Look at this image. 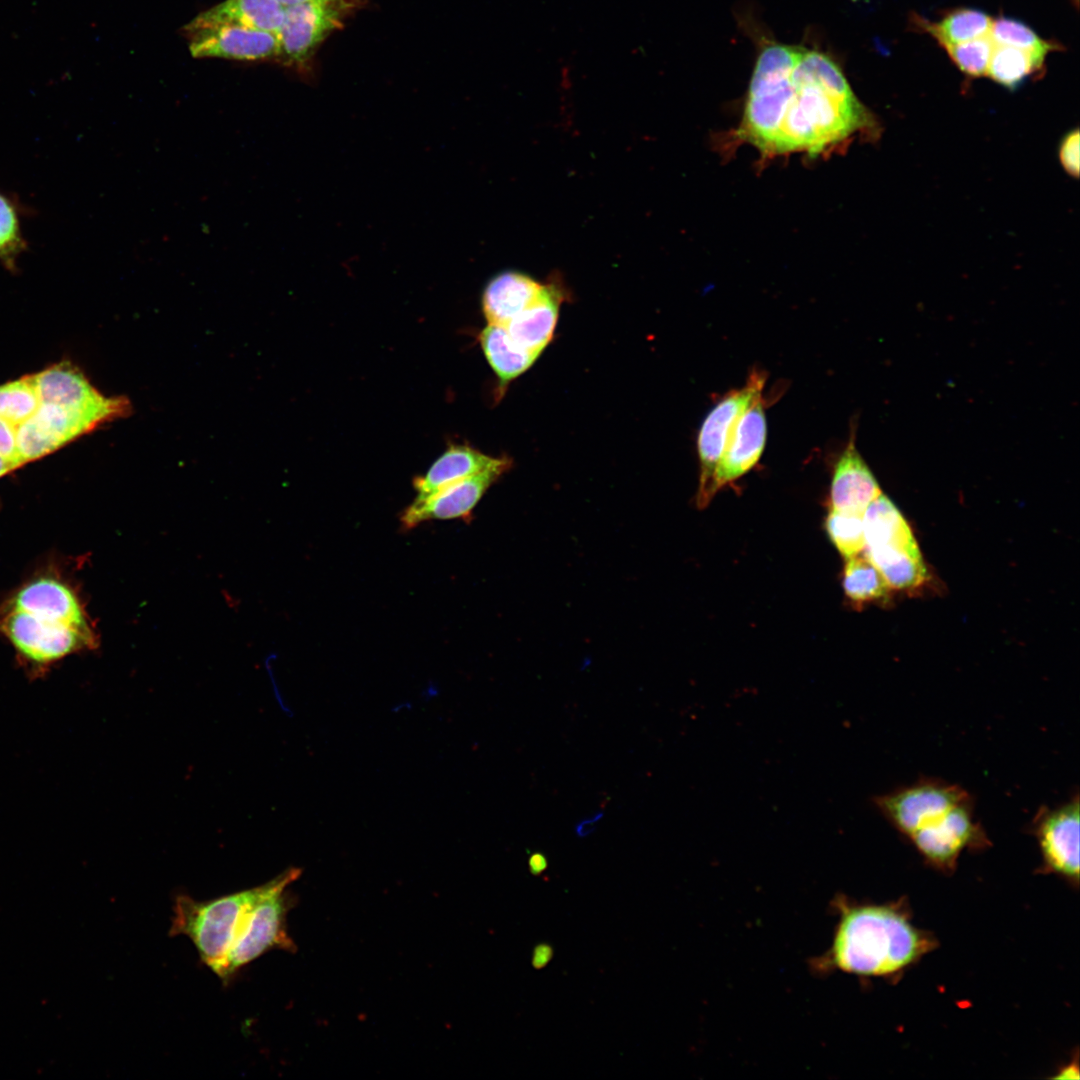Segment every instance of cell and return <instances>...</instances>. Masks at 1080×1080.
<instances>
[{
  "label": "cell",
  "instance_id": "1",
  "mask_svg": "<svg viewBox=\"0 0 1080 1080\" xmlns=\"http://www.w3.org/2000/svg\"><path fill=\"white\" fill-rule=\"evenodd\" d=\"M791 80L775 122L757 146L763 154L816 156L858 133L878 129L838 65L823 53L804 49Z\"/></svg>",
  "mask_w": 1080,
  "mask_h": 1080
},
{
  "label": "cell",
  "instance_id": "2",
  "mask_svg": "<svg viewBox=\"0 0 1080 1080\" xmlns=\"http://www.w3.org/2000/svg\"><path fill=\"white\" fill-rule=\"evenodd\" d=\"M934 946V939L895 906H844L830 960L834 967L848 973L889 976L910 966Z\"/></svg>",
  "mask_w": 1080,
  "mask_h": 1080
},
{
  "label": "cell",
  "instance_id": "3",
  "mask_svg": "<svg viewBox=\"0 0 1080 1080\" xmlns=\"http://www.w3.org/2000/svg\"><path fill=\"white\" fill-rule=\"evenodd\" d=\"M301 873V869L291 867L262 885L259 896L240 919L219 978L230 979L239 969L270 950L296 951L287 928V915L295 901L287 887Z\"/></svg>",
  "mask_w": 1080,
  "mask_h": 1080
},
{
  "label": "cell",
  "instance_id": "4",
  "mask_svg": "<svg viewBox=\"0 0 1080 1080\" xmlns=\"http://www.w3.org/2000/svg\"><path fill=\"white\" fill-rule=\"evenodd\" d=\"M261 890L262 885L208 901L176 896L169 935L190 938L201 961L219 977L240 919Z\"/></svg>",
  "mask_w": 1080,
  "mask_h": 1080
},
{
  "label": "cell",
  "instance_id": "5",
  "mask_svg": "<svg viewBox=\"0 0 1080 1080\" xmlns=\"http://www.w3.org/2000/svg\"><path fill=\"white\" fill-rule=\"evenodd\" d=\"M0 632L31 675L40 676L63 658L96 646L91 628L51 621L4 604Z\"/></svg>",
  "mask_w": 1080,
  "mask_h": 1080
},
{
  "label": "cell",
  "instance_id": "6",
  "mask_svg": "<svg viewBox=\"0 0 1080 1080\" xmlns=\"http://www.w3.org/2000/svg\"><path fill=\"white\" fill-rule=\"evenodd\" d=\"M804 48L773 44L765 47L751 78L738 135L757 146L774 123L791 85L792 71Z\"/></svg>",
  "mask_w": 1080,
  "mask_h": 1080
},
{
  "label": "cell",
  "instance_id": "7",
  "mask_svg": "<svg viewBox=\"0 0 1080 1080\" xmlns=\"http://www.w3.org/2000/svg\"><path fill=\"white\" fill-rule=\"evenodd\" d=\"M766 373L753 369L744 386L728 392L708 413L697 439L700 480L697 506L705 508L715 495V472L718 462L743 412L758 398L766 382Z\"/></svg>",
  "mask_w": 1080,
  "mask_h": 1080
},
{
  "label": "cell",
  "instance_id": "8",
  "mask_svg": "<svg viewBox=\"0 0 1080 1080\" xmlns=\"http://www.w3.org/2000/svg\"><path fill=\"white\" fill-rule=\"evenodd\" d=\"M972 798L958 784L920 777L911 784L875 796L873 803L887 822L908 839L919 828Z\"/></svg>",
  "mask_w": 1080,
  "mask_h": 1080
},
{
  "label": "cell",
  "instance_id": "9",
  "mask_svg": "<svg viewBox=\"0 0 1080 1080\" xmlns=\"http://www.w3.org/2000/svg\"><path fill=\"white\" fill-rule=\"evenodd\" d=\"M974 799L962 802L915 831L907 840L933 867L951 872L965 850L991 846L982 824L976 820Z\"/></svg>",
  "mask_w": 1080,
  "mask_h": 1080
},
{
  "label": "cell",
  "instance_id": "10",
  "mask_svg": "<svg viewBox=\"0 0 1080 1080\" xmlns=\"http://www.w3.org/2000/svg\"><path fill=\"white\" fill-rule=\"evenodd\" d=\"M363 0H319L285 7L277 33L279 56L285 63L304 65L318 45L360 8Z\"/></svg>",
  "mask_w": 1080,
  "mask_h": 1080
},
{
  "label": "cell",
  "instance_id": "11",
  "mask_svg": "<svg viewBox=\"0 0 1080 1080\" xmlns=\"http://www.w3.org/2000/svg\"><path fill=\"white\" fill-rule=\"evenodd\" d=\"M1079 794L1065 802L1041 806L1032 818L1028 832L1036 839L1043 870L1078 883L1079 880Z\"/></svg>",
  "mask_w": 1080,
  "mask_h": 1080
},
{
  "label": "cell",
  "instance_id": "12",
  "mask_svg": "<svg viewBox=\"0 0 1080 1080\" xmlns=\"http://www.w3.org/2000/svg\"><path fill=\"white\" fill-rule=\"evenodd\" d=\"M105 422L97 414L40 403L36 413L16 427L20 462L46 456Z\"/></svg>",
  "mask_w": 1080,
  "mask_h": 1080
},
{
  "label": "cell",
  "instance_id": "13",
  "mask_svg": "<svg viewBox=\"0 0 1080 1080\" xmlns=\"http://www.w3.org/2000/svg\"><path fill=\"white\" fill-rule=\"evenodd\" d=\"M512 461L504 456L485 470L457 481L435 494L414 500L400 515L401 529L410 530L431 520L472 519V511L488 488L507 470Z\"/></svg>",
  "mask_w": 1080,
  "mask_h": 1080
},
{
  "label": "cell",
  "instance_id": "14",
  "mask_svg": "<svg viewBox=\"0 0 1080 1080\" xmlns=\"http://www.w3.org/2000/svg\"><path fill=\"white\" fill-rule=\"evenodd\" d=\"M31 379L40 403L94 413L106 421L126 416L131 409L126 398L105 397L77 368L67 363L50 367Z\"/></svg>",
  "mask_w": 1080,
  "mask_h": 1080
},
{
  "label": "cell",
  "instance_id": "15",
  "mask_svg": "<svg viewBox=\"0 0 1080 1080\" xmlns=\"http://www.w3.org/2000/svg\"><path fill=\"white\" fill-rule=\"evenodd\" d=\"M195 58L217 57L243 61L279 56L275 33L238 25H218L186 33Z\"/></svg>",
  "mask_w": 1080,
  "mask_h": 1080
},
{
  "label": "cell",
  "instance_id": "16",
  "mask_svg": "<svg viewBox=\"0 0 1080 1080\" xmlns=\"http://www.w3.org/2000/svg\"><path fill=\"white\" fill-rule=\"evenodd\" d=\"M5 604L47 620L91 628L77 592L59 576L33 577Z\"/></svg>",
  "mask_w": 1080,
  "mask_h": 1080
},
{
  "label": "cell",
  "instance_id": "17",
  "mask_svg": "<svg viewBox=\"0 0 1080 1080\" xmlns=\"http://www.w3.org/2000/svg\"><path fill=\"white\" fill-rule=\"evenodd\" d=\"M767 423L761 397L741 415L718 462L715 488L747 473L759 461L765 447Z\"/></svg>",
  "mask_w": 1080,
  "mask_h": 1080
},
{
  "label": "cell",
  "instance_id": "18",
  "mask_svg": "<svg viewBox=\"0 0 1080 1080\" xmlns=\"http://www.w3.org/2000/svg\"><path fill=\"white\" fill-rule=\"evenodd\" d=\"M873 473L855 445V432L835 463L830 490L833 510L863 515L871 501L881 494Z\"/></svg>",
  "mask_w": 1080,
  "mask_h": 1080
},
{
  "label": "cell",
  "instance_id": "19",
  "mask_svg": "<svg viewBox=\"0 0 1080 1080\" xmlns=\"http://www.w3.org/2000/svg\"><path fill=\"white\" fill-rule=\"evenodd\" d=\"M563 297L559 285L544 284L538 297L505 326L513 341L539 356L553 337Z\"/></svg>",
  "mask_w": 1080,
  "mask_h": 1080
},
{
  "label": "cell",
  "instance_id": "20",
  "mask_svg": "<svg viewBox=\"0 0 1080 1080\" xmlns=\"http://www.w3.org/2000/svg\"><path fill=\"white\" fill-rule=\"evenodd\" d=\"M283 7L276 0H225L197 15L185 27V33L218 25H238L269 31L277 35L283 20Z\"/></svg>",
  "mask_w": 1080,
  "mask_h": 1080
},
{
  "label": "cell",
  "instance_id": "21",
  "mask_svg": "<svg viewBox=\"0 0 1080 1080\" xmlns=\"http://www.w3.org/2000/svg\"><path fill=\"white\" fill-rule=\"evenodd\" d=\"M544 284L516 271L492 278L482 295V309L489 324L507 326L540 294Z\"/></svg>",
  "mask_w": 1080,
  "mask_h": 1080
},
{
  "label": "cell",
  "instance_id": "22",
  "mask_svg": "<svg viewBox=\"0 0 1080 1080\" xmlns=\"http://www.w3.org/2000/svg\"><path fill=\"white\" fill-rule=\"evenodd\" d=\"M498 458L490 457L466 445L451 444L427 472L413 480L414 500L425 499L439 490L492 466Z\"/></svg>",
  "mask_w": 1080,
  "mask_h": 1080
},
{
  "label": "cell",
  "instance_id": "23",
  "mask_svg": "<svg viewBox=\"0 0 1080 1080\" xmlns=\"http://www.w3.org/2000/svg\"><path fill=\"white\" fill-rule=\"evenodd\" d=\"M862 519L865 547L887 548L922 556L909 524L883 493L869 503Z\"/></svg>",
  "mask_w": 1080,
  "mask_h": 1080
},
{
  "label": "cell",
  "instance_id": "24",
  "mask_svg": "<svg viewBox=\"0 0 1080 1080\" xmlns=\"http://www.w3.org/2000/svg\"><path fill=\"white\" fill-rule=\"evenodd\" d=\"M479 341L498 377L499 393L505 390L510 381L529 369L538 357L518 346L505 326L488 323L480 332Z\"/></svg>",
  "mask_w": 1080,
  "mask_h": 1080
},
{
  "label": "cell",
  "instance_id": "25",
  "mask_svg": "<svg viewBox=\"0 0 1080 1080\" xmlns=\"http://www.w3.org/2000/svg\"><path fill=\"white\" fill-rule=\"evenodd\" d=\"M864 551L890 588H915L927 579V568L922 556L878 547H865Z\"/></svg>",
  "mask_w": 1080,
  "mask_h": 1080
},
{
  "label": "cell",
  "instance_id": "26",
  "mask_svg": "<svg viewBox=\"0 0 1080 1080\" xmlns=\"http://www.w3.org/2000/svg\"><path fill=\"white\" fill-rule=\"evenodd\" d=\"M993 20L986 13L975 9H957L941 21L918 23L942 46L955 45L989 35Z\"/></svg>",
  "mask_w": 1080,
  "mask_h": 1080
},
{
  "label": "cell",
  "instance_id": "27",
  "mask_svg": "<svg viewBox=\"0 0 1080 1080\" xmlns=\"http://www.w3.org/2000/svg\"><path fill=\"white\" fill-rule=\"evenodd\" d=\"M1044 59L1031 52L1006 45H995L986 75L1007 88H1016L1029 75L1039 71Z\"/></svg>",
  "mask_w": 1080,
  "mask_h": 1080
},
{
  "label": "cell",
  "instance_id": "28",
  "mask_svg": "<svg viewBox=\"0 0 1080 1080\" xmlns=\"http://www.w3.org/2000/svg\"><path fill=\"white\" fill-rule=\"evenodd\" d=\"M23 208L16 198L0 190V263L17 270L18 260L28 248L22 230Z\"/></svg>",
  "mask_w": 1080,
  "mask_h": 1080
},
{
  "label": "cell",
  "instance_id": "29",
  "mask_svg": "<svg viewBox=\"0 0 1080 1080\" xmlns=\"http://www.w3.org/2000/svg\"><path fill=\"white\" fill-rule=\"evenodd\" d=\"M888 588L879 570L866 556L858 554L846 559L843 589L850 600L855 602L878 600L887 594Z\"/></svg>",
  "mask_w": 1080,
  "mask_h": 1080
},
{
  "label": "cell",
  "instance_id": "30",
  "mask_svg": "<svg viewBox=\"0 0 1080 1080\" xmlns=\"http://www.w3.org/2000/svg\"><path fill=\"white\" fill-rule=\"evenodd\" d=\"M39 406L31 376L0 386V417L14 427L31 418Z\"/></svg>",
  "mask_w": 1080,
  "mask_h": 1080
},
{
  "label": "cell",
  "instance_id": "31",
  "mask_svg": "<svg viewBox=\"0 0 1080 1080\" xmlns=\"http://www.w3.org/2000/svg\"><path fill=\"white\" fill-rule=\"evenodd\" d=\"M862 517L863 515L831 509L825 520V529L831 542L845 559L856 556L865 549Z\"/></svg>",
  "mask_w": 1080,
  "mask_h": 1080
},
{
  "label": "cell",
  "instance_id": "32",
  "mask_svg": "<svg viewBox=\"0 0 1080 1080\" xmlns=\"http://www.w3.org/2000/svg\"><path fill=\"white\" fill-rule=\"evenodd\" d=\"M989 36L995 45H1006L1031 52L1044 59L1057 45L1041 39L1032 29L1022 22L1000 17L993 20Z\"/></svg>",
  "mask_w": 1080,
  "mask_h": 1080
},
{
  "label": "cell",
  "instance_id": "33",
  "mask_svg": "<svg viewBox=\"0 0 1080 1080\" xmlns=\"http://www.w3.org/2000/svg\"><path fill=\"white\" fill-rule=\"evenodd\" d=\"M994 46L987 35L943 48L962 72L978 77L986 75Z\"/></svg>",
  "mask_w": 1080,
  "mask_h": 1080
},
{
  "label": "cell",
  "instance_id": "34",
  "mask_svg": "<svg viewBox=\"0 0 1080 1080\" xmlns=\"http://www.w3.org/2000/svg\"><path fill=\"white\" fill-rule=\"evenodd\" d=\"M1079 130L1067 133L1059 146V160L1064 170L1075 178L1079 175Z\"/></svg>",
  "mask_w": 1080,
  "mask_h": 1080
},
{
  "label": "cell",
  "instance_id": "35",
  "mask_svg": "<svg viewBox=\"0 0 1080 1080\" xmlns=\"http://www.w3.org/2000/svg\"><path fill=\"white\" fill-rule=\"evenodd\" d=\"M0 456L15 469L22 466L17 449L16 427L0 417Z\"/></svg>",
  "mask_w": 1080,
  "mask_h": 1080
},
{
  "label": "cell",
  "instance_id": "36",
  "mask_svg": "<svg viewBox=\"0 0 1080 1080\" xmlns=\"http://www.w3.org/2000/svg\"><path fill=\"white\" fill-rule=\"evenodd\" d=\"M603 817L602 812H597L588 818H585L578 822L575 826V833L579 837H586L597 828L598 822Z\"/></svg>",
  "mask_w": 1080,
  "mask_h": 1080
},
{
  "label": "cell",
  "instance_id": "37",
  "mask_svg": "<svg viewBox=\"0 0 1080 1080\" xmlns=\"http://www.w3.org/2000/svg\"><path fill=\"white\" fill-rule=\"evenodd\" d=\"M552 948L548 944H539L534 948L532 964L536 969L543 968L552 958Z\"/></svg>",
  "mask_w": 1080,
  "mask_h": 1080
},
{
  "label": "cell",
  "instance_id": "38",
  "mask_svg": "<svg viewBox=\"0 0 1080 1080\" xmlns=\"http://www.w3.org/2000/svg\"><path fill=\"white\" fill-rule=\"evenodd\" d=\"M530 872L534 875L541 874L547 867L546 857L541 853H533L529 860Z\"/></svg>",
  "mask_w": 1080,
  "mask_h": 1080
},
{
  "label": "cell",
  "instance_id": "39",
  "mask_svg": "<svg viewBox=\"0 0 1080 1080\" xmlns=\"http://www.w3.org/2000/svg\"><path fill=\"white\" fill-rule=\"evenodd\" d=\"M14 470L15 468L13 467V465L6 459H4L2 456H0V478Z\"/></svg>",
  "mask_w": 1080,
  "mask_h": 1080
},
{
  "label": "cell",
  "instance_id": "40",
  "mask_svg": "<svg viewBox=\"0 0 1080 1080\" xmlns=\"http://www.w3.org/2000/svg\"><path fill=\"white\" fill-rule=\"evenodd\" d=\"M276 1L278 3H280L283 7H289V6H294V5H298V4H302V3L314 2V1H319V0H276Z\"/></svg>",
  "mask_w": 1080,
  "mask_h": 1080
}]
</instances>
